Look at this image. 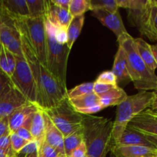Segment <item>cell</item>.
Listing matches in <instances>:
<instances>
[{
    "mask_svg": "<svg viewBox=\"0 0 157 157\" xmlns=\"http://www.w3.org/2000/svg\"><path fill=\"white\" fill-rule=\"evenodd\" d=\"M21 34V33H20ZM21 47L36 84V104L41 110L58 105L67 97V89L40 63L28 38L21 34Z\"/></svg>",
    "mask_w": 157,
    "mask_h": 157,
    "instance_id": "cell-1",
    "label": "cell"
},
{
    "mask_svg": "<svg viewBox=\"0 0 157 157\" xmlns=\"http://www.w3.org/2000/svg\"><path fill=\"white\" fill-rule=\"evenodd\" d=\"M82 125L87 157H106L112 146L113 121L102 117L84 115Z\"/></svg>",
    "mask_w": 157,
    "mask_h": 157,
    "instance_id": "cell-2",
    "label": "cell"
},
{
    "mask_svg": "<svg viewBox=\"0 0 157 157\" xmlns=\"http://www.w3.org/2000/svg\"><path fill=\"white\" fill-rule=\"evenodd\" d=\"M118 44L126 53L129 75L135 88L140 91H153L157 89V75L152 73L141 59L135 47L134 38L130 35Z\"/></svg>",
    "mask_w": 157,
    "mask_h": 157,
    "instance_id": "cell-3",
    "label": "cell"
},
{
    "mask_svg": "<svg viewBox=\"0 0 157 157\" xmlns=\"http://www.w3.org/2000/svg\"><path fill=\"white\" fill-rule=\"evenodd\" d=\"M153 100V91L144 90L134 95L127 96L125 101L117 106L116 118L113 122L112 144L121 137L133 118L151 107Z\"/></svg>",
    "mask_w": 157,
    "mask_h": 157,
    "instance_id": "cell-4",
    "label": "cell"
},
{
    "mask_svg": "<svg viewBox=\"0 0 157 157\" xmlns=\"http://www.w3.org/2000/svg\"><path fill=\"white\" fill-rule=\"evenodd\" d=\"M46 61L48 71L64 86L67 84V66L71 49L57 42L55 27L45 18Z\"/></svg>",
    "mask_w": 157,
    "mask_h": 157,
    "instance_id": "cell-5",
    "label": "cell"
},
{
    "mask_svg": "<svg viewBox=\"0 0 157 157\" xmlns=\"http://www.w3.org/2000/svg\"><path fill=\"white\" fill-rule=\"evenodd\" d=\"M15 27L29 40L38 61L47 68L45 17L13 19Z\"/></svg>",
    "mask_w": 157,
    "mask_h": 157,
    "instance_id": "cell-6",
    "label": "cell"
},
{
    "mask_svg": "<svg viewBox=\"0 0 157 157\" xmlns=\"http://www.w3.org/2000/svg\"><path fill=\"white\" fill-rule=\"evenodd\" d=\"M42 110L61 131L64 137L82 129L84 115L78 113L72 107L67 98L58 105Z\"/></svg>",
    "mask_w": 157,
    "mask_h": 157,
    "instance_id": "cell-7",
    "label": "cell"
},
{
    "mask_svg": "<svg viewBox=\"0 0 157 157\" xmlns=\"http://www.w3.org/2000/svg\"><path fill=\"white\" fill-rule=\"evenodd\" d=\"M16 65L11 76L12 84L25 97L28 101L36 104V84L25 58L16 57Z\"/></svg>",
    "mask_w": 157,
    "mask_h": 157,
    "instance_id": "cell-8",
    "label": "cell"
},
{
    "mask_svg": "<svg viewBox=\"0 0 157 157\" xmlns=\"http://www.w3.org/2000/svg\"><path fill=\"white\" fill-rule=\"evenodd\" d=\"M152 0H148L144 8L128 10L129 21L132 26H134L142 35L147 37L153 41V30H152Z\"/></svg>",
    "mask_w": 157,
    "mask_h": 157,
    "instance_id": "cell-9",
    "label": "cell"
},
{
    "mask_svg": "<svg viewBox=\"0 0 157 157\" xmlns=\"http://www.w3.org/2000/svg\"><path fill=\"white\" fill-rule=\"evenodd\" d=\"M91 14L101 21L103 25L108 28L113 32L117 37V42H120L130 35L124 26L119 10L113 13L103 10H94L91 11Z\"/></svg>",
    "mask_w": 157,
    "mask_h": 157,
    "instance_id": "cell-10",
    "label": "cell"
},
{
    "mask_svg": "<svg viewBox=\"0 0 157 157\" xmlns=\"http://www.w3.org/2000/svg\"><path fill=\"white\" fill-rule=\"evenodd\" d=\"M29 102L25 97L11 84L0 96V116L9 117L15 110Z\"/></svg>",
    "mask_w": 157,
    "mask_h": 157,
    "instance_id": "cell-11",
    "label": "cell"
},
{
    "mask_svg": "<svg viewBox=\"0 0 157 157\" xmlns=\"http://www.w3.org/2000/svg\"><path fill=\"white\" fill-rule=\"evenodd\" d=\"M39 109L36 104L28 102L11 113L8 117L11 133H15L20 127L29 130L32 118Z\"/></svg>",
    "mask_w": 157,
    "mask_h": 157,
    "instance_id": "cell-12",
    "label": "cell"
},
{
    "mask_svg": "<svg viewBox=\"0 0 157 157\" xmlns=\"http://www.w3.org/2000/svg\"><path fill=\"white\" fill-rule=\"evenodd\" d=\"M0 43L16 57H23L21 34L15 28L3 25L0 29Z\"/></svg>",
    "mask_w": 157,
    "mask_h": 157,
    "instance_id": "cell-13",
    "label": "cell"
},
{
    "mask_svg": "<svg viewBox=\"0 0 157 157\" xmlns=\"http://www.w3.org/2000/svg\"><path fill=\"white\" fill-rule=\"evenodd\" d=\"M127 127L144 134L157 136V119L147 110L133 118Z\"/></svg>",
    "mask_w": 157,
    "mask_h": 157,
    "instance_id": "cell-14",
    "label": "cell"
},
{
    "mask_svg": "<svg viewBox=\"0 0 157 157\" xmlns=\"http://www.w3.org/2000/svg\"><path fill=\"white\" fill-rule=\"evenodd\" d=\"M44 113V142L55 149L59 155H65L64 148V136L59 130L54 125L48 117Z\"/></svg>",
    "mask_w": 157,
    "mask_h": 157,
    "instance_id": "cell-15",
    "label": "cell"
},
{
    "mask_svg": "<svg viewBox=\"0 0 157 157\" xmlns=\"http://www.w3.org/2000/svg\"><path fill=\"white\" fill-rule=\"evenodd\" d=\"M45 18L54 27L67 30L72 19V16L70 15L68 10L58 7L53 4L51 0L48 1Z\"/></svg>",
    "mask_w": 157,
    "mask_h": 157,
    "instance_id": "cell-16",
    "label": "cell"
},
{
    "mask_svg": "<svg viewBox=\"0 0 157 157\" xmlns=\"http://www.w3.org/2000/svg\"><path fill=\"white\" fill-rule=\"evenodd\" d=\"M129 146H146V147H155L144 134L127 127L121 137L112 144L111 147H129Z\"/></svg>",
    "mask_w": 157,
    "mask_h": 157,
    "instance_id": "cell-17",
    "label": "cell"
},
{
    "mask_svg": "<svg viewBox=\"0 0 157 157\" xmlns=\"http://www.w3.org/2000/svg\"><path fill=\"white\" fill-rule=\"evenodd\" d=\"M110 151L117 157H157V148L146 146L111 147Z\"/></svg>",
    "mask_w": 157,
    "mask_h": 157,
    "instance_id": "cell-18",
    "label": "cell"
},
{
    "mask_svg": "<svg viewBox=\"0 0 157 157\" xmlns=\"http://www.w3.org/2000/svg\"><path fill=\"white\" fill-rule=\"evenodd\" d=\"M112 72L115 75L117 78V84H124L129 82L130 81V75H129L128 69H127V61L126 53L124 48L119 45L118 50L117 52L116 55L113 61Z\"/></svg>",
    "mask_w": 157,
    "mask_h": 157,
    "instance_id": "cell-19",
    "label": "cell"
},
{
    "mask_svg": "<svg viewBox=\"0 0 157 157\" xmlns=\"http://www.w3.org/2000/svg\"><path fill=\"white\" fill-rule=\"evenodd\" d=\"M0 6L12 20L29 17L26 0H2Z\"/></svg>",
    "mask_w": 157,
    "mask_h": 157,
    "instance_id": "cell-20",
    "label": "cell"
},
{
    "mask_svg": "<svg viewBox=\"0 0 157 157\" xmlns=\"http://www.w3.org/2000/svg\"><path fill=\"white\" fill-rule=\"evenodd\" d=\"M134 43L136 52L140 56L141 59L144 61L149 70L152 73L155 74L157 69V64L152 51L151 45L142 38H134Z\"/></svg>",
    "mask_w": 157,
    "mask_h": 157,
    "instance_id": "cell-21",
    "label": "cell"
},
{
    "mask_svg": "<svg viewBox=\"0 0 157 157\" xmlns=\"http://www.w3.org/2000/svg\"><path fill=\"white\" fill-rule=\"evenodd\" d=\"M127 96L128 95L124 91V89L119 86H117L112 90L99 97L100 104L104 109L111 106H118L125 101Z\"/></svg>",
    "mask_w": 157,
    "mask_h": 157,
    "instance_id": "cell-22",
    "label": "cell"
},
{
    "mask_svg": "<svg viewBox=\"0 0 157 157\" xmlns=\"http://www.w3.org/2000/svg\"><path fill=\"white\" fill-rule=\"evenodd\" d=\"M32 136L35 140L38 141L39 144L44 141V113L41 109H39L34 115L31 123L30 128H29Z\"/></svg>",
    "mask_w": 157,
    "mask_h": 157,
    "instance_id": "cell-23",
    "label": "cell"
},
{
    "mask_svg": "<svg viewBox=\"0 0 157 157\" xmlns=\"http://www.w3.org/2000/svg\"><path fill=\"white\" fill-rule=\"evenodd\" d=\"M84 22V15L73 17L67 29V45L71 50L74 43L78 38L82 30Z\"/></svg>",
    "mask_w": 157,
    "mask_h": 157,
    "instance_id": "cell-24",
    "label": "cell"
},
{
    "mask_svg": "<svg viewBox=\"0 0 157 157\" xmlns=\"http://www.w3.org/2000/svg\"><path fill=\"white\" fill-rule=\"evenodd\" d=\"M16 65L15 56L0 43V69L9 78L13 74Z\"/></svg>",
    "mask_w": 157,
    "mask_h": 157,
    "instance_id": "cell-25",
    "label": "cell"
},
{
    "mask_svg": "<svg viewBox=\"0 0 157 157\" xmlns=\"http://www.w3.org/2000/svg\"><path fill=\"white\" fill-rule=\"evenodd\" d=\"M69 101H70L72 107L76 110L88 108V107H94V106L101 105L100 98L94 93L83 95V96L78 97V98L70 99Z\"/></svg>",
    "mask_w": 157,
    "mask_h": 157,
    "instance_id": "cell-26",
    "label": "cell"
},
{
    "mask_svg": "<svg viewBox=\"0 0 157 157\" xmlns=\"http://www.w3.org/2000/svg\"><path fill=\"white\" fill-rule=\"evenodd\" d=\"M84 142V135H83V127L81 130L71 133L69 136L64 138V153L67 157L70 156L71 153L77 147H79Z\"/></svg>",
    "mask_w": 157,
    "mask_h": 157,
    "instance_id": "cell-27",
    "label": "cell"
},
{
    "mask_svg": "<svg viewBox=\"0 0 157 157\" xmlns=\"http://www.w3.org/2000/svg\"><path fill=\"white\" fill-rule=\"evenodd\" d=\"M29 17L32 18L45 17L47 12V0H26Z\"/></svg>",
    "mask_w": 157,
    "mask_h": 157,
    "instance_id": "cell-28",
    "label": "cell"
},
{
    "mask_svg": "<svg viewBox=\"0 0 157 157\" xmlns=\"http://www.w3.org/2000/svg\"><path fill=\"white\" fill-rule=\"evenodd\" d=\"M90 10H103L115 12L119 10L117 0H90Z\"/></svg>",
    "mask_w": 157,
    "mask_h": 157,
    "instance_id": "cell-29",
    "label": "cell"
},
{
    "mask_svg": "<svg viewBox=\"0 0 157 157\" xmlns=\"http://www.w3.org/2000/svg\"><path fill=\"white\" fill-rule=\"evenodd\" d=\"M90 10V0H71L68 12L72 18L84 15Z\"/></svg>",
    "mask_w": 157,
    "mask_h": 157,
    "instance_id": "cell-30",
    "label": "cell"
},
{
    "mask_svg": "<svg viewBox=\"0 0 157 157\" xmlns=\"http://www.w3.org/2000/svg\"><path fill=\"white\" fill-rule=\"evenodd\" d=\"M91 93H94V82H87L79 84L71 90H67V97L70 100Z\"/></svg>",
    "mask_w": 157,
    "mask_h": 157,
    "instance_id": "cell-31",
    "label": "cell"
},
{
    "mask_svg": "<svg viewBox=\"0 0 157 157\" xmlns=\"http://www.w3.org/2000/svg\"><path fill=\"white\" fill-rule=\"evenodd\" d=\"M148 0H117L119 8H124L127 10L137 9L144 8L147 5Z\"/></svg>",
    "mask_w": 157,
    "mask_h": 157,
    "instance_id": "cell-32",
    "label": "cell"
},
{
    "mask_svg": "<svg viewBox=\"0 0 157 157\" xmlns=\"http://www.w3.org/2000/svg\"><path fill=\"white\" fill-rule=\"evenodd\" d=\"M10 140L12 150L15 151V153H19L29 143V141L25 140L24 139L20 137L15 133H11Z\"/></svg>",
    "mask_w": 157,
    "mask_h": 157,
    "instance_id": "cell-33",
    "label": "cell"
},
{
    "mask_svg": "<svg viewBox=\"0 0 157 157\" xmlns=\"http://www.w3.org/2000/svg\"><path fill=\"white\" fill-rule=\"evenodd\" d=\"M95 82L101 83V84H112V85H117V78L111 71H106L100 74L99 76L97 78Z\"/></svg>",
    "mask_w": 157,
    "mask_h": 157,
    "instance_id": "cell-34",
    "label": "cell"
},
{
    "mask_svg": "<svg viewBox=\"0 0 157 157\" xmlns=\"http://www.w3.org/2000/svg\"><path fill=\"white\" fill-rule=\"evenodd\" d=\"M58 156L59 154L55 149L50 147L44 141L41 143L38 152V157H58Z\"/></svg>",
    "mask_w": 157,
    "mask_h": 157,
    "instance_id": "cell-35",
    "label": "cell"
},
{
    "mask_svg": "<svg viewBox=\"0 0 157 157\" xmlns=\"http://www.w3.org/2000/svg\"><path fill=\"white\" fill-rule=\"evenodd\" d=\"M118 85H112V84H101V83L94 82V93L96 94L98 97L104 94L107 93L109 90H112Z\"/></svg>",
    "mask_w": 157,
    "mask_h": 157,
    "instance_id": "cell-36",
    "label": "cell"
},
{
    "mask_svg": "<svg viewBox=\"0 0 157 157\" xmlns=\"http://www.w3.org/2000/svg\"><path fill=\"white\" fill-rule=\"evenodd\" d=\"M0 150L7 151L9 153V155H10V157L14 156L16 154L15 151L12 150V146H11L10 135L0 137Z\"/></svg>",
    "mask_w": 157,
    "mask_h": 157,
    "instance_id": "cell-37",
    "label": "cell"
},
{
    "mask_svg": "<svg viewBox=\"0 0 157 157\" xmlns=\"http://www.w3.org/2000/svg\"><path fill=\"white\" fill-rule=\"evenodd\" d=\"M152 30H153V41L157 42V5L156 0H152Z\"/></svg>",
    "mask_w": 157,
    "mask_h": 157,
    "instance_id": "cell-38",
    "label": "cell"
},
{
    "mask_svg": "<svg viewBox=\"0 0 157 157\" xmlns=\"http://www.w3.org/2000/svg\"><path fill=\"white\" fill-rule=\"evenodd\" d=\"M40 144L38 141L36 140H32L30 142L28 143L27 145L19 152V153H23V154L26 155H30L34 153H38V150H39Z\"/></svg>",
    "mask_w": 157,
    "mask_h": 157,
    "instance_id": "cell-39",
    "label": "cell"
},
{
    "mask_svg": "<svg viewBox=\"0 0 157 157\" xmlns=\"http://www.w3.org/2000/svg\"><path fill=\"white\" fill-rule=\"evenodd\" d=\"M55 38L57 42L59 43V44H67V30L62 29H57V28L55 27Z\"/></svg>",
    "mask_w": 157,
    "mask_h": 157,
    "instance_id": "cell-40",
    "label": "cell"
},
{
    "mask_svg": "<svg viewBox=\"0 0 157 157\" xmlns=\"http://www.w3.org/2000/svg\"><path fill=\"white\" fill-rule=\"evenodd\" d=\"M11 134L9 125L8 117H2L0 118V137Z\"/></svg>",
    "mask_w": 157,
    "mask_h": 157,
    "instance_id": "cell-41",
    "label": "cell"
},
{
    "mask_svg": "<svg viewBox=\"0 0 157 157\" xmlns=\"http://www.w3.org/2000/svg\"><path fill=\"white\" fill-rule=\"evenodd\" d=\"M12 84L11 79L6 73L0 69V96L2 94L8 87Z\"/></svg>",
    "mask_w": 157,
    "mask_h": 157,
    "instance_id": "cell-42",
    "label": "cell"
},
{
    "mask_svg": "<svg viewBox=\"0 0 157 157\" xmlns=\"http://www.w3.org/2000/svg\"><path fill=\"white\" fill-rule=\"evenodd\" d=\"M15 133H16L18 136H19L20 137L24 139L25 140H27L29 141V142L35 140L33 139V136H32V133H31L30 130H29V129H26L25 128V127H20L19 129H18V130L15 132Z\"/></svg>",
    "mask_w": 157,
    "mask_h": 157,
    "instance_id": "cell-43",
    "label": "cell"
},
{
    "mask_svg": "<svg viewBox=\"0 0 157 157\" xmlns=\"http://www.w3.org/2000/svg\"><path fill=\"white\" fill-rule=\"evenodd\" d=\"M87 154V150L84 142H83L78 147L73 150L69 157H84Z\"/></svg>",
    "mask_w": 157,
    "mask_h": 157,
    "instance_id": "cell-44",
    "label": "cell"
},
{
    "mask_svg": "<svg viewBox=\"0 0 157 157\" xmlns=\"http://www.w3.org/2000/svg\"><path fill=\"white\" fill-rule=\"evenodd\" d=\"M102 109L104 108H103L101 105H97V106H94V107H88V108L78 110H77V111L83 115H91L93 114V113H98V112L101 111Z\"/></svg>",
    "mask_w": 157,
    "mask_h": 157,
    "instance_id": "cell-45",
    "label": "cell"
},
{
    "mask_svg": "<svg viewBox=\"0 0 157 157\" xmlns=\"http://www.w3.org/2000/svg\"><path fill=\"white\" fill-rule=\"evenodd\" d=\"M52 3L61 9L68 10L71 0H52Z\"/></svg>",
    "mask_w": 157,
    "mask_h": 157,
    "instance_id": "cell-46",
    "label": "cell"
},
{
    "mask_svg": "<svg viewBox=\"0 0 157 157\" xmlns=\"http://www.w3.org/2000/svg\"><path fill=\"white\" fill-rule=\"evenodd\" d=\"M144 134V133H143ZM147 140L154 146L156 148H157V136H153V135H148V134H144Z\"/></svg>",
    "mask_w": 157,
    "mask_h": 157,
    "instance_id": "cell-47",
    "label": "cell"
},
{
    "mask_svg": "<svg viewBox=\"0 0 157 157\" xmlns=\"http://www.w3.org/2000/svg\"><path fill=\"white\" fill-rule=\"evenodd\" d=\"M153 100L150 109L153 110H157V89L153 91Z\"/></svg>",
    "mask_w": 157,
    "mask_h": 157,
    "instance_id": "cell-48",
    "label": "cell"
},
{
    "mask_svg": "<svg viewBox=\"0 0 157 157\" xmlns=\"http://www.w3.org/2000/svg\"><path fill=\"white\" fill-rule=\"evenodd\" d=\"M151 48H152V51H153V55H154L155 60H156V62L157 64V43L155 44H152Z\"/></svg>",
    "mask_w": 157,
    "mask_h": 157,
    "instance_id": "cell-49",
    "label": "cell"
},
{
    "mask_svg": "<svg viewBox=\"0 0 157 157\" xmlns=\"http://www.w3.org/2000/svg\"><path fill=\"white\" fill-rule=\"evenodd\" d=\"M0 157H10V155L7 151L0 150Z\"/></svg>",
    "mask_w": 157,
    "mask_h": 157,
    "instance_id": "cell-50",
    "label": "cell"
},
{
    "mask_svg": "<svg viewBox=\"0 0 157 157\" xmlns=\"http://www.w3.org/2000/svg\"><path fill=\"white\" fill-rule=\"evenodd\" d=\"M147 110L149 112V113H150V114L153 115V116L154 117H156V119H157V112L154 111V110H151V109H150V108L147 109Z\"/></svg>",
    "mask_w": 157,
    "mask_h": 157,
    "instance_id": "cell-51",
    "label": "cell"
},
{
    "mask_svg": "<svg viewBox=\"0 0 157 157\" xmlns=\"http://www.w3.org/2000/svg\"><path fill=\"white\" fill-rule=\"evenodd\" d=\"M3 26L2 24V11H1V7H0V29Z\"/></svg>",
    "mask_w": 157,
    "mask_h": 157,
    "instance_id": "cell-52",
    "label": "cell"
},
{
    "mask_svg": "<svg viewBox=\"0 0 157 157\" xmlns=\"http://www.w3.org/2000/svg\"><path fill=\"white\" fill-rule=\"evenodd\" d=\"M12 157H26V155L23 154V153H18Z\"/></svg>",
    "mask_w": 157,
    "mask_h": 157,
    "instance_id": "cell-53",
    "label": "cell"
},
{
    "mask_svg": "<svg viewBox=\"0 0 157 157\" xmlns=\"http://www.w3.org/2000/svg\"><path fill=\"white\" fill-rule=\"evenodd\" d=\"M26 157H38V153H32V154L28 155V156H26Z\"/></svg>",
    "mask_w": 157,
    "mask_h": 157,
    "instance_id": "cell-54",
    "label": "cell"
},
{
    "mask_svg": "<svg viewBox=\"0 0 157 157\" xmlns=\"http://www.w3.org/2000/svg\"><path fill=\"white\" fill-rule=\"evenodd\" d=\"M110 157H117L116 156V154H115L114 153H113V152H112V151H110Z\"/></svg>",
    "mask_w": 157,
    "mask_h": 157,
    "instance_id": "cell-55",
    "label": "cell"
},
{
    "mask_svg": "<svg viewBox=\"0 0 157 157\" xmlns=\"http://www.w3.org/2000/svg\"><path fill=\"white\" fill-rule=\"evenodd\" d=\"M58 157H67V156H66V155H59Z\"/></svg>",
    "mask_w": 157,
    "mask_h": 157,
    "instance_id": "cell-56",
    "label": "cell"
},
{
    "mask_svg": "<svg viewBox=\"0 0 157 157\" xmlns=\"http://www.w3.org/2000/svg\"><path fill=\"white\" fill-rule=\"evenodd\" d=\"M156 5H157V1L156 0Z\"/></svg>",
    "mask_w": 157,
    "mask_h": 157,
    "instance_id": "cell-57",
    "label": "cell"
},
{
    "mask_svg": "<svg viewBox=\"0 0 157 157\" xmlns=\"http://www.w3.org/2000/svg\"><path fill=\"white\" fill-rule=\"evenodd\" d=\"M154 111H156V112H157V110H154Z\"/></svg>",
    "mask_w": 157,
    "mask_h": 157,
    "instance_id": "cell-58",
    "label": "cell"
},
{
    "mask_svg": "<svg viewBox=\"0 0 157 157\" xmlns=\"http://www.w3.org/2000/svg\"><path fill=\"white\" fill-rule=\"evenodd\" d=\"M84 157H87V155H86V156H84Z\"/></svg>",
    "mask_w": 157,
    "mask_h": 157,
    "instance_id": "cell-59",
    "label": "cell"
},
{
    "mask_svg": "<svg viewBox=\"0 0 157 157\" xmlns=\"http://www.w3.org/2000/svg\"><path fill=\"white\" fill-rule=\"evenodd\" d=\"M1 117H1V116H0V118H1Z\"/></svg>",
    "mask_w": 157,
    "mask_h": 157,
    "instance_id": "cell-60",
    "label": "cell"
}]
</instances>
